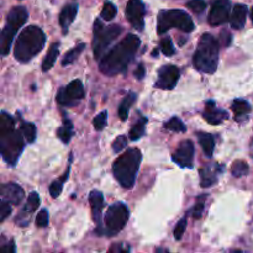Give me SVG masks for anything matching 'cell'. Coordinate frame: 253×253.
<instances>
[{"mask_svg": "<svg viewBox=\"0 0 253 253\" xmlns=\"http://www.w3.org/2000/svg\"><path fill=\"white\" fill-rule=\"evenodd\" d=\"M106 121H108V111L104 110V111H101L99 115H96L95 118H94V120H93L94 128H95L96 131L104 130L106 126Z\"/></svg>", "mask_w": 253, "mask_h": 253, "instance_id": "35", "label": "cell"}, {"mask_svg": "<svg viewBox=\"0 0 253 253\" xmlns=\"http://www.w3.org/2000/svg\"><path fill=\"white\" fill-rule=\"evenodd\" d=\"M157 54H158V49H155V51L152 52V57H157Z\"/></svg>", "mask_w": 253, "mask_h": 253, "instance_id": "46", "label": "cell"}, {"mask_svg": "<svg viewBox=\"0 0 253 253\" xmlns=\"http://www.w3.org/2000/svg\"><path fill=\"white\" fill-rule=\"evenodd\" d=\"M123 32V27L120 25H110L104 26L103 22L99 19L94 22V37H93V51L95 59H101L105 54L106 49L111 43L120 36Z\"/></svg>", "mask_w": 253, "mask_h": 253, "instance_id": "6", "label": "cell"}, {"mask_svg": "<svg viewBox=\"0 0 253 253\" xmlns=\"http://www.w3.org/2000/svg\"><path fill=\"white\" fill-rule=\"evenodd\" d=\"M140 37L133 34H128L114 48L104 54L99 62L100 71L106 76H115L125 72L135 57L137 49L140 48Z\"/></svg>", "mask_w": 253, "mask_h": 253, "instance_id": "1", "label": "cell"}, {"mask_svg": "<svg viewBox=\"0 0 253 253\" xmlns=\"http://www.w3.org/2000/svg\"><path fill=\"white\" fill-rule=\"evenodd\" d=\"M84 98L83 84L79 79L72 81L66 88H61L57 94V101L59 105L74 106Z\"/></svg>", "mask_w": 253, "mask_h": 253, "instance_id": "9", "label": "cell"}, {"mask_svg": "<svg viewBox=\"0 0 253 253\" xmlns=\"http://www.w3.org/2000/svg\"><path fill=\"white\" fill-rule=\"evenodd\" d=\"M158 34H165L172 27L182 30L183 32H192L195 29L192 17L183 10H163L157 20Z\"/></svg>", "mask_w": 253, "mask_h": 253, "instance_id": "7", "label": "cell"}, {"mask_svg": "<svg viewBox=\"0 0 253 253\" xmlns=\"http://www.w3.org/2000/svg\"><path fill=\"white\" fill-rule=\"evenodd\" d=\"M128 217H130V211L124 203H115L110 205L106 210L105 217H104V227L100 235L105 234L106 236H115L125 227Z\"/></svg>", "mask_w": 253, "mask_h": 253, "instance_id": "8", "label": "cell"}, {"mask_svg": "<svg viewBox=\"0 0 253 253\" xmlns=\"http://www.w3.org/2000/svg\"><path fill=\"white\" fill-rule=\"evenodd\" d=\"M205 199H207V195L203 194L200 197H198L197 203H195L194 208L192 209V216L194 220H198L202 217L203 211H204V205H205Z\"/></svg>", "mask_w": 253, "mask_h": 253, "instance_id": "33", "label": "cell"}, {"mask_svg": "<svg viewBox=\"0 0 253 253\" xmlns=\"http://www.w3.org/2000/svg\"><path fill=\"white\" fill-rule=\"evenodd\" d=\"M219 41L211 34L205 32L200 37L199 44L193 57L194 67L202 73H215L219 64Z\"/></svg>", "mask_w": 253, "mask_h": 253, "instance_id": "4", "label": "cell"}, {"mask_svg": "<svg viewBox=\"0 0 253 253\" xmlns=\"http://www.w3.org/2000/svg\"><path fill=\"white\" fill-rule=\"evenodd\" d=\"M11 214V207H10V203L6 200L2 199V202L0 203V221L4 222L7 217Z\"/></svg>", "mask_w": 253, "mask_h": 253, "instance_id": "37", "label": "cell"}, {"mask_svg": "<svg viewBox=\"0 0 253 253\" xmlns=\"http://www.w3.org/2000/svg\"><path fill=\"white\" fill-rule=\"evenodd\" d=\"M142 153L138 148H130L119 156L113 165V173L119 184L125 189H131L136 182L140 169Z\"/></svg>", "mask_w": 253, "mask_h": 253, "instance_id": "3", "label": "cell"}, {"mask_svg": "<svg viewBox=\"0 0 253 253\" xmlns=\"http://www.w3.org/2000/svg\"><path fill=\"white\" fill-rule=\"evenodd\" d=\"M173 161L182 168H192L194 160V143L189 140L183 141L172 156Z\"/></svg>", "mask_w": 253, "mask_h": 253, "instance_id": "13", "label": "cell"}, {"mask_svg": "<svg viewBox=\"0 0 253 253\" xmlns=\"http://www.w3.org/2000/svg\"><path fill=\"white\" fill-rule=\"evenodd\" d=\"M1 250H2V251H5V252H15V251H16V247H15L14 241H11V242H9L6 246H2Z\"/></svg>", "mask_w": 253, "mask_h": 253, "instance_id": "45", "label": "cell"}, {"mask_svg": "<svg viewBox=\"0 0 253 253\" xmlns=\"http://www.w3.org/2000/svg\"><path fill=\"white\" fill-rule=\"evenodd\" d=\"M160 47H161V51L165 56L170 57L175 53V48L173 46V42L170 37H165V39L161 40L160 42Z\"/></svg>", "mask_w": 253, "mask_h": 253, "instance_id": "34", "label": "cell"}, {"mask_svg": "<svg viewBox=\"0 0 253 253\" xmlns=\"http://www.w3.org/2000/svg\"><path fill=\"white\" fill-rule=\"evenodd\" d=\"M136 99H137V95L135 93H128L127 95L124 98V100L121 101L120 106L118 109V115L120 118L121 121H125L127 120L128 118V111H130L131 106L135 104Z\"/></svg>", "mask_w": 253, "mask_h": 253, "instance_id": "24", "label": "cell"}, {"mask_svg": "<svg viewBox=\"0 0 253 253\" xmlns=\"http://www.w3.org/2000/svg\"><path fill=\"white\" fill-rule=\"evenodd\" d=\"M187 6L195 14H200L207 9V2L204 0H190L187 2Z\"/></svg>", "mask_w": 253, "mask_h": 253, "instance_id": "36", "label": "cell"}, {"mask_svg": "<svg viewBox=\"0 0 253 253\" xmlns=\"http://www.w3.org/2000/svg\"><path fill=\"white\" fill-rule=\"evenodd\" d=\"M146 74V71H145V67H143V64H138V67L136 68L135 71V76L137 79H142L143 77H145Z\"/></svg>", "mask_w": 253, "mask_h": 253, "instance_id": "43", "label": "cell"}, {"mask_svg": "<svg viewBox=\"0 0 253 253\" xmlns=\"http://www.w3.org/2000/svg\"><path fill=\"white\" fill-rule=\"evenodd\" d=\"M62 189H63V182H62L61 179L54 180V182L51 184V187H49V193H51V197L54 198V199H56V198H58L59 195H61Z\"/></svg>", "mask_w": 253, "mask_h": 253, "instance_id": "40", "label": "cell"}, {"mask_svg": "<svg viewBox=\"0 0 253 253\" xmlns=\"http://www.w3.org/2000/svg\"><path fill=\"white\" fill-rule=\"evenodd\" d=\"M197 137L199 140L200 146H202L203 151H204L205 156L208 157H212L215 150V138L211 133L207 132H198Z\"/></svg>", "mask_w": 253, "mask_h": 253, "instance_id": "23", "label": "cell"}, {"mask_svg": "<svg viewBox=\"0 0 253 253\" xmlns=\"http://www.w3.org/2000/svg\"><path fill=\"white\" fill-rule=\"evenodd\" d=\"M185 229H187V219H182L177 224L174 229V239L175 240H182L183 235H184Z\"/></svg>", "mask_w": 253, "mask_h": 253, "instance_id": "41", "label": "cell"}, {"mask_svg": "<svg viewBox=\"0 0 253 253\" xmlns=\"http://www.w3.org/2000/svg\"><path fill=\"white\" fill-rule=\"evenodd\" d=\"M24 135L15 130V126L0 127V150L2 158L9 166L14 167L24 150Z\"/></svg>", "mask_w": 253, "mask_h": 253, "instance_id": "5", "label": "cell"}, {"mask_svg": "<svg viewBox=\"0 0 253 253\" xmlns=\"http://www.w3.org/2000/svg\"><path fill=\"white\" fill-rule=\"evenodd\" d=\"M231 1L230 0H215L211 5L209 14V24L211 26H219L230 20Z\"/></svg>", "mask_w": 253, "mask_h": 253, "instance_id": "11", "label": "cell"}, {"mask_svg": "<svg viewBox=\"0 0 253 253\" xmlns=\"http://www.w3.org/2000/svg\"><path fill=\"white\" fill-rule=\"evenodd\" d=\"M24 189L20 185L15 184V183H7V184H2L1 187V197L2 199L9 202L12 205L21 204L22 199H24Z\"/></svg>", "mask_w": 253, "mask_h": 253, "instance_id": "15", "label": "cell"}, {"mask_svg": "<svg viewBox=\"0 0 253 253\" xmlns=\"http://www.w3.org/2000/svg\"><path fill=\"white\" fill-rule=\"evenodd\" d=\"M27 17H29V14H27V10L24 6H15L7 14L6 21L21 27L27 21Z\"/></svg>", "mask_w": 253, "mask_h": 253, "instance_id": "21", "label": "cell"}, {"mask_svg": "<svg viewBox=\"0 0 253 253\" xmlns=\"http://www.w3.org/2000/svg\"><path fill=\"white\" fill-rule=\"evenodd\" d=\"M146 124H147V118H141L140 120L132 126V128L130 130V140L137 141L145 135Z\"/></svg>", "mask_w": 253, "mask_h": 253, "instance_id": "28", "label": "cell"}, {"mask_svg": "<svg viewBox=\"0 0 253 253\" xmlns=\"http://www.w3.org/2000/svg\"><path fill=\"white\" fill-rule=\"evenodd\" d=\"M46 43V35L36 25L27 26L20 32L14 47V56L16 61L26 63L43 49Z\"/></svg>", "mask_w": 253, "mask_h": 253, "instance_id": "2", "label": "cell"}, {"mask_svg": "<svg viewBox=\"0 0 253 253\" xmlns=\"http://www.w3.org/2000/svg\"><path fill=\"white\" fill-rule=\"evenodd\" d=\"M231 173L235 178L244 177L249 173V165L245 161H235L231 166Z\"/></svg>", "mask_w": 253, "mask_h": 253, "instance_id": "31", "label": "cell"}, {"mask_svg": "<svg viewBox=\"0 0 253 253\" xmlns=\"http://www.w3.org/2000/svg\"><path fill=\"white\" fill-rule=\"evenodd\" d=\"M77 11H78V5L76 2H71L63 6V9L59 12V25L63 29V34H67L68 27L71 26L72 22L74 21L77 16Z\"/></svg>", "mask_w": 253, "mask_h": 253, "instance_id": "19", "label": "cell"}, {"mask_svg": "<svg viewBox=\"0 0 253 253\" xmlns=\"http://www.w3.org/2000/svg\"><path fill=\"white\" fill-rule=\"evenodd\" d=\"M127 145V137L126 136H119V137L115 138V141L113 142L111 147H113V151L115 153H119L120 151H123L124 148Z\"/></svg>", "mask_w": 253, "mask_h": 253, "instance_id": "38", "label": "cell"}, {"mask_svg": "<svg viewBox=\"0 0 253 253\" xmlns=\"http://www.w3.org/2000/svg\"><path fill=\"white\" fill-rule=\"evenodd\" d=\"M48 212H47L46 209L40 210V212L36 216V226L37 227H47L48 225Z\"/></svg>", "mask_w": 253, "mask_h": 253, "instance_id": "39", "label": "cell"}, {"mask_svg": "<svg viewBox=\"0 0 253 253\" xmlns=\"http://www.w3.org/2000/svg\"><path fill=\"white\" fill-rule=\"evenodd\" d=\"M58 56H59V43L58 42H54V43L51 46V48H49V51L47 52L43 62H42V71L43 72L49 71V69L54 66V63H56V59Z\"/></svg>", "mask_w": 253, "mask_h": 253, "instance_id": "26", "label": "cell"}, {"mask_svg": "<svg viewBox=\"0 0 253 253\" xmlns=\"http://www.w3.org/2000/svg\"><path fill=\"white\" fill-rule=\"evenodd\" d=\"M220 170H222V167L220 165L200 168V185L203 188L212 187L217 182V174H219Z\"/></svg>", "mask_w": 253, "mask_h": 253, "instance_id": "18", "label": "cell"}, {"mask_svg": "<svg viewBox=\"0 0 253 253\" xmlns=\"http://www.w3.org/2000/svg\"><path fill=\"white\" fill-rule=\"evenodd\" d=\"M84 49H85V43L77 44L74 48H72L71 51L67 52L66 56L63 57V59H62V66L67 67V66H69V64L74 63V62L77 61V58L81 56V53L84 51Z\"/></svg>", "mask_w": 253, "mask_h": 253, "instance_id": "27", "label": "cell"}, {"mask_svg": "<svg viewBox=\"0 0 253 253\" xmlns=\"http://www.w3.org/2000/svg\"><path fill=\"white\" fill-rule=\"evenodd\" d=\"M116 12H118V9H116L115 5L110 1H106L105 4H104L103 10H101L100 16L103 17L105 21H110V20H113L114 17L116 16Z\"/></svg>", "mask_w": 253, "mask_h": 253, "instance_id": "32", "label": "cell"}, {"mask_svg": "<svg viewBox=\"0 0 253 253\" xmlns=\"http://www.w3.org/2000/svg\"><path fill=\"white\" fill-rule=\"evenodd\" d=\"M146 7L141 0H128L126 5V17L136 30H143Z\"/></svg>", "mask_w": 253, "mask_h": 253, "instance_id": "12", "label": "cell"}, {"mask_svg": "<svg viewBox=\"0 0 253 253\" xmlns=\"http://www.w3.org/2000/svg\"><path fill=\"white\" fill-rule=\"evenodd\" d=\"M251 20H252V22H253V7H252V10H251Z\"/></svg>", "mask_w": 253, "mask_h": 253, "instance_id": "47", "label": "cell"}, {"mask_svg": "<svg viewBox=\"0 0 253 253\" xmlns=\"http://www.w3.org/2000/svg\"><path fill=\"white\" fill-rule=\"evenodd\" d=\"M115 251H130V247H126V249H124L123 244H116L110 249V252H115Z\"/></svg>", "mask_w": 253, "mask_h": 253, "instance_id": "44", "label": "cell"}, {"mask_svg": "<svg viewBox=\"0 0 253 253\" xmlns=\"http://www.w3.org/2000/svg\"><path fill=\"white\" fill-rule=\"evenodd\" d=\"M21 132L24 135L25 140L29 143H32L35 140H36V126L32 123H26V121H22L21 126Z\"/></svg>", "mask_w": 253, "mask_h": 253, "instance_id": "29", "label": "cell"}, {"mask_svg": "<svg viewBox=\"0 0 253 253\" xmlns=\"http://www.w3.org/2000/svg\"><path fill=\"white\" fill-rule=\"evenodd\" d=\"M180 71L174 64H165L158 71V79L155 86L162 90H172L179 81Z\"/></svg>", "mask_w": 253, "mask_h": 253, "instance_id": "10", "label": "cell"}, {"mask_svg": "<svg viewBox=\"0 0 253 253\" xmlns=\"http://www.w3.org/2000/svg\"><path fill=\"white\" fill-rule=\"evenodd\" d=\"M165 128L173 131V132H185V131H187L184 123H183L179 118H177V116H173L172 119H169V120L165 124Z\"/></svg>", "mask_w": 253, "mask_h": 253, "instance_id": "30", "label": "cell"}, {"mask_svg": "<svg viewBox=\"0 0 253 253\" xmlns=\"http://www.w3.org/2000/svg\"><path fill=\"white\" fill-rule=\"evenodd\" d=\"M89 203L91 207V214H93V220L96 225L98 229L96 231L101 230V211L104 208V197L103 193L99 190H93L89 194Z\"/></svg>", "mask_w": 253, "mask_h": 253, "instance_id": "16", "label": "cell"}, {"mask_svg": "<svg viewBox=\"0 0 253 253\" xmlns=\"http://www.w3.org/2000/svg\"><path fill=\"white\" fill-rule=\"evenodd\" d=\"M247 11H249V9H247L246 5H235L234 9H232L231 16H230V25H231L232 29L241 30L245 26V24H246Z\"/></svg>", "mask_w": 253, "mask_h": 253, "instance_id": "20", "label": "cell"}, {"mask_svg": "<svg viewBox=\"0 0 253 253\" xmlns=\"http://www.w3.org/2000/svg\"><path fill=\"white\" fill-rule=\"evenodd\" d=\"M203 118L211 125H220L226 119H229V114L225 110H221L216 106L214 100H209L205 104V110L203 113Z\"/></svg>", "mask_w": 253, "mask_h": 253, "instance_id": "14", "label": "cell"}, {"mask_svg": "<svg viewBox=\"0 0 253 253\" xmlns=\"http://www.w3.org/2000/svg\"><path fill=\"white\" fill-rule=\"evenodd\" d=\"M220 41H221L222 46L229 47L230 44H231V41H232L231 34H230L229 31H226V30L221 31V34H220Z\"/></svg>", "mask_w": 253, "mask_h": 253, "instance_id": "42", "label": "cell"}, {"mask_svg": "<svg viewBox=\"0 0 253 253\" xmlns=\"http://www.w3.org/2000/svg\"><path fill=\"white\" fill-rule=\"evenodd\" d=\"M231 109L235 115H236V118H235L236 121H244L249 118L247 114L251 111V105L249 104V101L242 100V99H236V100L232 101Z\"/></svg>", "mask_w": 253, "mask_h": 253, "instance_id": "22", "label": "cell"}, {"mask_svg": "<svg viewBox=\"0 0 253 253\" xmlns=\"http://www.w3.org/2000/svg\"><path fill=\"white\" fill-rule=\"evenodd\" d=\"M20 27L16 25H12L6 21V25L4 26L1 32V39H0V48H1L2 56H7L11 48V43L14 41V37L16 32L19 31Z\"/></svg>", "mask_w": 253, "mask_h": 253, "instance_id": "17", "label": "cell"}, {"mask_svg": "<svg viewBox=\"0 0 253 253\" xmlns=\"http://www.w3.org/2000/svg\"><path fill=\"white\" fill-rule=\"evenodd\" d=\"M57 136L63 143H69V141L73 137V124L71 119L63 116V125L57 130Z\"/></svg>", "mask_w": 253, "mask_h": 253, "instance_id": "25", "label": "cell"}]
</instances>
